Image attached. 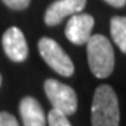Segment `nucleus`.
I'll return each mask as SVG.
<instances>
[{
	"label": "nucleus",
	"mask_w": 126,
	"mask_h": 126,
	"mask_svg": "<svg viewBox=\"0 0 126 126\" xmlns=\"http://www.w3.org/2000/svg\"><path fill=\"white\" fill-rule=\"evenodd\" d=\"M119 102L111 86L97 87L91 104V126H119Z\"/></svg>",
	"instance_id": "f257e3e1"
},
{
	"label": "nucleus",
	"mask_w": 126,
	"mask_h": 126,
	"mask_svg": "<svg viewBox=\"0 0 126 126\" xmlns=\"http://www.w3.org/2000/svg\"><path fill=\"white\" fill-rule=\"evenodd\" d=\"M87 45V60L91 73L98 79L111 76L115 67V53L108 38L104 35H91Z\"/></svg>",
	"instance_id": "f03ea898"
},
{
	"label": "nucleus",
	"mask_w": 126,
	"mask_h": 126,
	"mask_svg": "<svg viewBox=\"0 0 126 126\" xmlns=\"http://www.w3.org/2000/svg\"><path fill=\"white\" fill-rule=\"evenodd\" d=\"M38 49L44 62L60 76L70 77L74 73V64L70 56L63 50V48L55 39L48 36L41 38L38 42Z\"/></svg>",
	"instance_id": "7ed1b4c3"
},
{
	"label": "nucleus",
	"mask_w": 126,
	"mask_h": 126,
	"mask_svg": "<svg viewBox=\"0 0 126 126\" xmlns=\"http://www.w3.org/2000/svg\"><path fill=\"white\" fill-rule=\"evenodd\" d=\"M44 90L53 109L70 116L77 111V94L70 86L56 79H48L44 83Z\"/></svg>",
	"instance_id": "20e7f679"
},
{
	"label": "nucleus",
	"mask_w": 126,
	"mask_h": 126,
	"mask_svg": "<svg viewBox=\"0 0 126 126\" xmlns=\"http://www.w3.org/2000/svg\"><path fill=\"white\" fill-rule=\"evenodd\" d=\"M94 17L87 13L73 14L66 24L64 35L74 45H86L94 28Z\"/></svg>",
	"instance_id": "39448f33"
},
{
	"label": "nucleus",
	"mask_w": 126,
	"mask_h": 126,
	"mask_svg": "<svg viewBox=\"0 0 126 126\" xmlns=\"http://www.w3.org/2000/svg\"><path fill=\"white\" fill-rule=\"evenodd\" d=\"M1 45L6 56L16 63H21L28 58V44L25 35L18 27L7 28L1 36Z\"/></svg>",
	"instance_id": "423d86ee"
},
{
	"label": "nucleus",
	"mask_w": 126,
	"mask_h": 126,
	"mask_svg": "<svg viewBox=\"0 0 126 126\" xmlns=\"http://www.w3.org/2000/svg\"><path fill=\"white\" fill-rule=\"evenodd\" d=\"M87 4V0H56L46 9L44 21L46 25L55 27L66 17L81 13Z\"/></svg>",
	"instance_id": "0eeeda50"
},
{
	"label": "nucleus",
	"mask_w": 126,
	"mask_h": 126,
	"mask_svg": "<svg viewBox=\"0 0 126 126\" xmlns=\"http://www.w3.org/2000/svg\"><path fill=\"white\" fill-rule=\"evenodd\" d=\"M20 115L24 126H46L45 112L34 97H24L20 101Z\"/></svg>",
	"instance_id": "6e6552de"
},
{
	"label": "nucleus",
	"mask_w": 126,
	"mask_h": 126,
	"mask_svg": "<svg viewBox=\"0 0 126 126\" xmlns=\"http://www.w3.org/2000/svg\"><path fill=\"white\" fill-rule=\"evenodd\" d=\"M111 35L118 48L126 53V17L115 16L111 18Z\"/></svg>",
	"instance_id": "1a4fd4ad"
},
{
	"label": "nucleus",
	"mask_w": 126,
	"mask_h": 126,
	"mask_svg": "<svg viewBox=\"0 0 126 126\" xmlns=\"http://www.w3.org/2000/svg\"><path fill=\"white\" fill-rule=\"evenodd\" d=\"M48 123L49 126H72L69 116L63 115L56 109H50V112L48 113Z\"/></svg>",
	"instance_id": "9d476101"
},
{
	"label": "nucleus",
	"mask_w": 126,
	"mask_h": 126,
	"mask_svg": "<svg viewBox=\"0 0 126 126\" xmlns=\"http://www.w3.org/2000/svg\"><path fill=\"white\" fill-rule=\"evenodd\" d=\"M9 9L16 10V11H21V10H25L30 6L31 0H1Z\"/></svg>",
	"instance_id": "9b49d317"
},
{
	"label": "nucleus",
	"mask_w": 126,
	"mask_h": 126,
	"mask_svg": "<svg viewBox=\"0 0 126 126\" xmlns=\"http://www.w3.org/2000/svg\"><path fill=\"white\" fill-rule=\"evenodd\" d=\"M0 126H20L18 121L9 112H0Z\"/></svg>",
	"instance_id": "f8f14e48"
},
{
	"label": "nucleus",
	"mask_w": 126,
	"mask_h": 126,
	"mask_svg": "<svg viewBox=\"0 0 126 126\" xmlns=\"http://www.w3.org/2000/svg\"><path fill=\"white\" fill-rule=\"evenodd\" d=\"M104 1H107L109 6L116 7V9H121V7H123L126 4V0H104Z\"/></svg>",
	"instance_id": "ddd939ff"
},
{
	"label": "nucleus",
	"mask_w": 126,
	"mask_h": 126,
	"mask_svg": "<svg viewBox=\"0 0 126 126\" xmlns=\"http://www.w3.org/2000/svg\"><path fill=\"white\" fill-rule=\"evenodd\" d=\"M1 83H3V77H1V74H0V87H1Z\"/></svg>",
	"instance_id": "4468645a"
}]
</instances>
